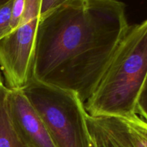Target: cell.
Wrapping results in <instances>:
<instances>
[{
	"label": "cell",
	"instance_id": "cell-10",
	"mask_svg": "<svg viewBox=\"0 0 147 147\" xmlns=\"http://www.w3.org/2000/svg\"><path fill=\"white\" fill-rule=\"evenodd\" d=\"M40 0H25L24 9L20 24L40 17Z\"/></svg>",
	"mask_w": 147,
	"mask_h": 147
},
{
	"label": "cell",
	"instance_id": "cell-12",
	"mask_svg": "<svg viewBox=\"0 0 147 147\" xmlns=\"http://www.w3.org/2000/svg\"><path fill=\"white\" fill-rule=\"evenodd\" d=\"M136 114L147 123V80L138 99Z\"/></svg>",
	"mask_w": 147,
	"mask_h": 147
},
{
	"label": "cell",
	"instance_id": "cell-15",
	"mask_svg": "<svg viewBox=\"0 0 147 147\" xmlns=\"http://www.w3.org/2000/svg\"><path fill=\"white\" fill-rule=\"evenodd\" d=\"M3 85H4V81H3V79L2 78H1V73H0V87H1V86H3Z\"/></svg>",
	"mask_w": 147,
	"mask_h": 147
},
{
	"label": "cell",
	"instance_id": "cell-2",
	"mask_svg": "<svg viewBox=\"0 0 147 147\" xmlns=\"http://www.w3.org/2000/svg\"><path fill=\"white\" fill-rule=\"evenodd\" d=\"M147 80V19L129 25L94 93L84 104L92 117L136 114Z\"/></svg>",
	"mask_w": 147,
	"mask_h": 147
},
{
	"label": "cell",
	"instance_id": "cell-13",
	"mask_svg": "<svg viewBox=\"0 0 147 147\" xmlns=\"http://www.w3.org/2000/svg\"><path fill=\"white\" fill-rule=\"evenodd\" d=\"M63 1L64 0H40V17L45 15L55 9L63 4Z\"/></svg>",
	"mask_w": 147,
	"mask_h": 147
},
{
	"label": "cell",
	"instance_id": "cell-3",
	"mask_svg": "<svg viewBox=\"0 0 147 147\" xmlns=\"http://www.w3.org/2000/svg\"><path fill=\"white\" fill-rule=\"evenodd\" d=\"M56 147H90L87 113L78 95L32 77L22 90Z\"/></svg>",
	"mask_w": 147,
	"mask_h": 147
},
{
	"label": "cell",
	"instance_id": "cell-14",
	"mask_svg": "<svg viewBox=\"0 0 147 147\" xmlns=\"http://www.w3.org/2000/svg\"><path fill=\"white\" fill-rule=\"evenodd\" d=\"M90 147H97L96 146V143H95V142L93 141V139H92V137L90 136Z\"/></svg>",
	"mask_w": 147,
	"mask_h": 147
},
{
	"label": "cell",
	"instance_id": "cell-16",
	"mask_svg": "<svg viewBox=\"0 0 147 147\" xmlns=\"http://www.w3.org/2000/svg\"><path fill=\"white\" fill-rule=\"evenodd\" d=\"M4 1V0H0V4H1V2H2V1Z\"/></svg>",
	"mask_w": 147,
	"mask_h": 147
},
{
	"label": "cell",
	"instance_id": "cell-4",
	"mask_svg": "<svg viewBox=\"0 0 147 147\" xmlns=\"http://www.w3.org/2000/svg\"><path fill=\"white\" fill-rule=\"evenodd\" d=\"M38 20L21 23L0 40V70L9 90H22L32 78Z\"/></svg>",
	"mask_w": 147,
	"mask_h": 147
},
{
	"label": "cell",
	"instance_id": "cell-11",
	"mask_svg": "<svg viewBox=\"0 0 147 147\" xmlns=\"http://www.w3.org/2000/svg\"><path fill=\"white\" fill-rule=\"evenodd\" d=\"M24 2L25 0H13L11 11V20H10L11 31L15 30L20 24L24 12Z\"/></svg>",
	"mask_w": 147,
	"mask_h": 147
},
{
	"label": "cell",
	"instance_id": "cell-7",
	"mask_svg": "<svg viewBox=\"0 0 147 147\" xmlns=\"http://www.w3.org/2000/svg\"><path fill=\"white\" fill-rule=\"evenodd\" d=\"M9 89L0 87V147H27L14 128L7 106Z\"/></svg>",
	"mask_w": 147,
	"mask_h": 147
},
{
	"label": "cell",
	"instance_id": "cell-9",
	"mask_svg": "<svg viewBox=\"0 0 147 147\" xmlns=\"http://www.w3.org/2000/svg\"><path fill=\"white\" fill-rule=\"evenodd\" d=\"M13 0H4L0 4V40L11 32L10 26Z\"/></svg>",
	"mask_w": 147,
	"mask_h": 147
},
{
	"label": "cell",
	"instance_id": "cell-5",
	"mask_svg": "<svg viewBox=\"0 0 147 147\" xmlns=\"http://www.w3.org/2000/svg\"><path fill=\"white\" fill-rule=\"evenodd\" d=\"M7 106L14 128L27 147H56L22 90H9Z\"/></svg>",
	"mask_w": 147,
	"mask_h": 147
},
{
	"label": "cell",
	"instance_id": "cell-1",
	"mask_svg": "<svg viewBox=\"0 0 147 147\" xmlns=\"http://www.w3.org/2000/svg\"><path fill=\"white\" fill-rule=\"evenodd\" d=\"M126 7L116 0H64L39 17L32 77L75 92L85 104L129 29Z\"/></svg>",
	"mask_w": 147,
	"mask_h": 147
},
{
	"label": "cell",
	"instance_id": "cell-6",
	"mask_svg": "<svg viewBox=\"0 0 147 147\" xmlns=\"http://www.w3.org/2000/svg\"><path fill=\"white\" fill-rule=\"evenodd\" d=\"M89 134L97 147H133L119 118L86 116Z\"/></svg>",
	"mask_w": 147,
	"mask_h": 147
},
{
	"label": "cell",
	"instance_id": "cell-8",
	"mask_svg": "<svg viewBox=\"0 0 147 147\" xmlns=\"http://www.w3.org/2000/svg\"><path fill=\"white\" fill-rule=\"evenodd\" d=\"M133 147H147V123L137 114L119 118Z\"/></svg>",
	"mask_w": 147,
	"mask_h": 147
}]
</instances>
